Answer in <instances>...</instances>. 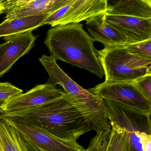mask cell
I'll use <instances>...</instances> for the list:
<instances>
[{
    "label": "cell",
    "instance_id": "obj_10",
    "mask_svg": "<svg viewBox=\"0 0 151 151\" xmlns=\"http://www.w3.org/2000/svg\"><path fill=\"white\" fill-rule=\"evenodd\" d=\"M37 38L32 31L4 37L6 42L0 45V78L9 71L17 61L29 52Z\"/></svg>",
    "mask_w": 151,
    "mask_h": 151
},
{
    "label": "cell",
    "instance_id": "obj_12",
    "mask_svg": "<svg viewBox=\"0 0 151 151\" xmlns=\"http://www.w3.org/2000/svg\"><path fill=\"white\" fill-rule=\"evenodd\" d=\"M86 24L94 41L100 42L105 47L134 44L131 40L106 22L105 13L86 20Z\"/></svg>",
    "mask_w": 151,
    "mask_h": 151
},
{
    "label": "cell",
    "instance_id": "obj_19",
    "mask_svg": "<svg viewBox=\"0 0 151 151\" xmlns=\"http://www.w3.org/2000/svg\"><path fill=\"white\" fill-rule=\"evenodd\" d=\"M23 91L9 83L0 82V108L11 98L23 93Z\"/></svg>",
    "mask_w": 151,
    "mask_h": 151
},
{
    "label": "cell",
    "instance_id": "obj_7",
    "mask_svg": "<svg viewBox=\"0 0 151 151\" xmlns=\"http://www.w3.org/2000/svg\"><path fill=\"white\" fill-rule=\"evenodd\" d=\"M102 100L119 102L139 110L151 112V100L147 99L134 83L99 84L87 90Z\"/></svg>",
    "mask_w": 151,
    "mask_h": 151
},
{
    "label": "cell",
    "instance_id": "obj_5",
    "mask_svg": "<svg viewBox=\"0 0 151 151\" xmlns=\"http://www.w3.org/2000/svg\"><path fill=\"white\" fill-rule=\"evenodd\" d=\"M26 136L40 151H84L85 148L74 139L58 137L22 118L1 117Z\"/></svg>",
    "mask_w": 151,
    "mask_h": 151
},
{
    "label": "cell",
    "instance_id": "obj_8",
    "mask_svg": "<svg viewBox=\"0 0 151 151\" xmlns=\"http://www.w3.org/2000/svg\"><path fill=\"white\" fill-rule=\"evenodd\" d=\"M64 93L62 90L52 85H37L25 93L9 99L0 108V114H9L35 107L58 99Z\"/></svg>",
    "mask_w": 151,
    "mask_h": 151
},
{
    "label": "cell",
    "instance_id": "obj_17",
    "mask_svg": "<svg viewBox=\"0 0 151 151\" xmlns=\"http://www.w3.org/2000/svg\"><path fill=\"white\" fill-rule=\"evenodd\" d=\"M129 53L143 59L151 60V39L124 46Z\"/></svg>",
    "mask_w": 151,
    "mask_h": 151
},
{
    "label": "cell",
    "instance_id": "obj_18",
    "mask_svg": "<svg viewBox=\"0 0 151 151\" xmlns=\"http://www.w3.org/2000/svg\"><path fill=\"white\" fill-rule=\"evenodd\" d=\"M110 131L96 133V135L91 139L87 149H85L84 151H106L108 145Z\"/></svg>",
    "mask_w": 151,
    "mask_h": 151
},
{
    "label": "cell",
    "instance_id": "obj_2",
    "mask_svg": "<svg viewBox=\"0 0 151 151\" xmlns=\"http://www.w3.org/2000/svg\"><path fill=\"white\" fill-rule=\"evenodd\" d=\"M20 117L49 133L66 139L76 140L91 131L89 124L66 93L62 97L32 108L5 116Z\"/></svg>",
    "mask_w": 151,
    "mask_h": 151
},
{
    "label": "cell",
    "instance_id": "obj_6",
    "mask_svg": "<svg viewBox=\"0 0 151 151\" xmlns=\"http://www.w3.org/2000/svg\"><path fill=\"white\" fill-rule=\"evenodd\" d=\"M107 0H70L69 3L52 14L45 24L52 27L79 23L102 13H106Z\"/></svg>",
    "mask_w": 151,
    "mask_h": 151
},
{
    "label": "cell",
    "instance_id": "obj_4",
    "mask_svg": "<svg viewBox=\"0 0 151 151\" xmlns=\"http://www.w3.org/2000/svg\"><path fill=\"white\" fill-rule=\"evenodd\" d=\"M103 101L111 126L124 131L132 151H151V112L112 101Z\"/></svg>",
    "mask_w": 151,
    "mask_h": 151
},
{
    "label": "cell",
    "instance_id": "obj_20",
    "mask_svg": "<svg viewBox=\"0 0 151 151\" xmlns=\"http://www.w3.org/2000/svg\"><path fill=\"white\" fill-rule=\"evenodd\" d=\"M134 83L147 99L151 100V75L145 76Z\"/></svg>",
    "mask_w": 151,
    "mask_h": 151
},
{
    "label": "cell",
    "instance_id": "obj_9",
    "mask_svg": "<svg viewBox=\"0 0 151 151\" xmlns=\"http://www.w3.org/2000/svg\"><path fill=\"white\" fill-rule=\"evenodd\" d=\"M70 0H2L6 20L53 14Z\"/></svg>",
    "mask_w": 151,
    "mask_h": 151
},
{
    "label": "cell",
    "instance_id": "obj_21",
    "mask_svg": "<svg viewBox=\"0 0 151 151\" xmlns=\"http://www.w3.org/2000/svg\"><path fill=\"white\" fill-rule=\"evenodd\" d=\"M4 10V6L2 4V0L0 1V14H3V11Z\"/></svg>",
    "mask_w": 151,
    "mask_h": 151
},
{
    "label": "cell",
    "instance_id": "obj_1",
    "mask_svg": "<svg viewBox=\"0 0 151 151\" xmlns=\"http://www.w3.org/2000/svg\"><path fill=\"white\" fill-rule=\"evenodd\" d=\"M93 42L83 24L77 23L51 28L44 43L55 60L85 69L102 78L104 73Z\"/></svg>",
    "mask_w": 151,
    "mask_h": 151
},
{
    "label": "cell",
    "instance_id": "obj_3",
    "mask_svg": "<svg viewBox=\"0 0 151 151\" xmlns=\"http://www.w3.org/2000/svg\"><path fill=\"white\" fill-rule=\"evenodd\" d=\"M124 46H114L97 51L105 75V83H134L151 75V60L131 54Z\"/></svg>",
    "mask_w": 151,
    "mask_h": 151
},
{
    "label": "cell",
    "instance_id": "obj_11",
    "mask_svg": "<svg viewBox=\"0 0 151 151\" xmlns=\"http://www.w3.org/2000/svg\"><path fill=\"white\" fill-rule=\"evenodd\" d=\"M105 20L134 43L151 39V18L112 15L105 13Z\"/></svg>",
    "mask_w": 151,
    "mask_h": 151
},
{
    "label": "cell",
    "instance_id": "obj_13",
    "mask_svg": "<svg viewBox=\"0 0 151 151\" xmlns=\"http://www.w3.org/2000/svg\"><path fill=\"white\" fill-rule=\"evenodd\" d=\"M0 151H40L21 132L0 119Z\"/></svg>",
    "mask_w": 151,
    "mask_h": 151
},
{
    "label": "cell",
    "instance_id": "obj_16",
    "mask_svg": "<svg viewBox=\"0 0 151 151\" xmlns=\"http://www.w3.org/2000/svg\"><path fill=\"white\" fill-rule=\"evenodd\" d=\"M106 151H132L129 139L121 128L111 125L109 140Z\"/></svg>",
    "mask_w": 151,
    "mask_h": 151
},
{
    "label": "cell",
    "instance_id": "obj_15",
    "mask_svg": "<svg viewBox=\"0 0 151 151\" xmlns=\"http://www.w3.org/2000/svg\"><path fill=\"white\" fill-rule=\"evenodd\" d=\"M106 14L142 19L151 18V0L118 1L108 6Z\"/></svg>",
    "mask_w": 151,
    "mask_h": 151
},
{
    "label": "cell",
    "instance_id": "obj_14",
    "mask_svg": "<svg viewBox=\"0 0 151 151\" xmlns=\"http://www.w3.org/2000/svg\"><path fill=\"white\" fill-rule=\"evenodd\" d=\"M52 14L5 19L0 24V37H10L29 31H33L45 25L46 19Z\"/></svg>",
    "mask_w": 151,
    "mask_h": 151
}]
</instances>
